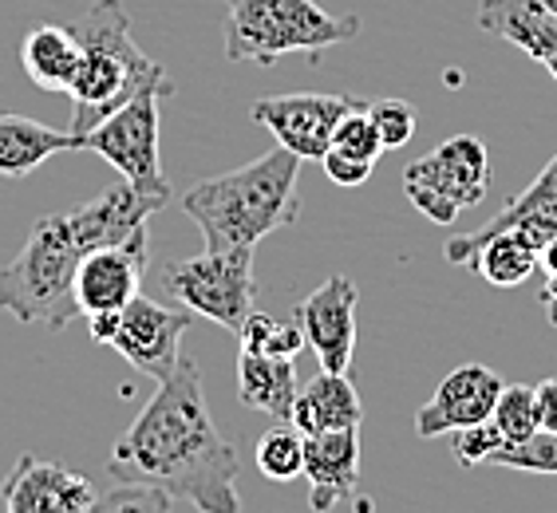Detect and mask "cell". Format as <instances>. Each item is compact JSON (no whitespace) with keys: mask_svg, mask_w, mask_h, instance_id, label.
Listing matches in <instances>:
<instances>
[{"mask_svg":"<svg viewBox=\"0 0 557 513\" xmlns=\"http://www.w3.org/2000/svg\"><path fill=\"white\" fill-rule=\"evenodd\" d=\"M166 96H174L171 79L127 99L115 115H108L79 139V150H91L103 162H111L123 174V183L154 198L159 205L171 202V183H166L159 159V103Z\"/></svg>","mask_w":557,"mask_h":513,"instance_id":"cell-6","label":"cell"},{"mask_svg":"<svg viewBox=\"0 0 557 513\" xmlns=\"http://www.w3.org/2000/svg\"><path fill=\"white\" fill-rule=\"evenodd\" d=\"M305 478L312 486V513H336L348 498H356V481H360V430L305 435Z\"/></svg>","mask_w":557,"mask_h":513,"instance_id":"cell-15","label":"cell"},{"mask_svg":"<svg viewBox=\"0 0 557 513\" xmlns=\"http://www.w3.org/2000/svg\"><path fill=\"white\" fill-rule=\"evenodd\" d=\"M336 154H348V159H364V162H380L384 154V139H380V130H375L372 115L368 108H356L336 123L333 130V147Z\"/></svg>","mask_w":557,"mask_h":513,"instance_id":"cell-25","label":"cell"},{"mask_svg":"<svg viewBox=\"0 0 557 513\" xmlns=\"http://www.w3.org/2000/svg\"><path fill=\"white\" fill-rule=\"evenodd\" d=\"M321 166H324V174H329L336 186H364L368 178L375 174V162L348 159V154H336V150H329V154H324Z\"/></svg>","mask_w":557,"mask_h":513,"instance_id":"cell-29","label":"cell"},{"mask_svg":"<svg viewBox=\"0 0 557 513\" xmlns=\"http://www.w3.org/2000/svg\"><path fill=\"white\" fill-rule=\"evenodd\" d=\"M542 4H546V9H549V12H554V16H557V0H542Z\"/></svg>","mask_w":557,"mask_h":513,"instance_id":"cell-37","label":"cell"},{"mask_svg":"<svg viewBox=\"0 0 557 513\" xmlns=\"http://www.w3.org/2000/svg\"><path fill=\"white\" fill-rule=\"evenodd\" d=\"M234 442L218 430L194 360H178L135 423L111 447L108 474L115 481L154 486L198 513H242Z\"/></svg>","mask_w":557,"mask_h":513,"instance_id":"cell-1","label":"cell"},{"mask_svg":"<svg viewBox=\"0 0 557 513\" xmlns=\"http://www.w3.org/2000/svg\"><path fill=\"white\" fill-rule=\"evenodd\" d=\"M162 205L135 186L119 183L91 202L48 214L33 225L24 249L0 268V309L21 324L60 331L79 316L75 309V268L91 249L119 246L147 229Z\"/></svg>","mask_w":557,"mask_h":513,"instance_id":"cell-2","label":"cell"},{"mask_svg":"<svg viewBox=\"0 0 557 513\" xmlns=\"http://www.w3.org/2000/svg\"><path fill=\"white\" fill-rule=\"evenodd\" d=\"M273 331H277V321L269 316V312H249L242 331H237V340H242V352H265L269 340H273Z\"/></svg>","mask_w":557,"mask_h":513,"instance_id":"cell-30","label":"cell"},{"mask_svg":"<svg viewBox=\"0 0 557 513\" xmlns=\"http://www.w3.org/2000/svg\"><path fill=\"white\" fill-rule=\"evenodd\" d=\"M364 33L360 16L329 12L317 0H225V60L277 64L289 52H321Z\"/></svg>","mask_w":557,"mask_h":513,"instance_id":"cell-5","label":"cell"},{"mask_svg":"<svg viewBox=\"0 0 557 513\" xmlns=\"http://www.w3.org/2000/svg\"><path fill=\"white\" fill-rule=\"evenodd\" d=\"M150 261L147 229L119 246L91 249L75 268V309L79 316H99V312H123L139 297L143 273Z\"/></svg>","mask_w":557,"mask_h":513,"instance_id":"cell-11","label":"cell"},{"mask_svg":"<svg viewBox=\"0 0 557 513\" xmlns=\"http://www.w3.org/2000/svg\"><path fill=\"white\" fill-rule=\"evenodd\" d=\"M60 150H75L72 130H55L40 118L0 111V178H28Z\"/></svg>","mask_w":557,"mask_h":513,"instance_id":"cell-19","label":"cell"},{"mask_svg":"<svg viewBox=\"0 0 557 513\" xmlns=\"http://www.w3.org/2000/svg\"><path fill=\"white\" fill-rule=\"evenodd\" d=\"M356 289L352 277L333 273L321 289H312L309 297L297 304V324L305 331V343H309L317 360H321V372L344 375L352 364L356 352Z\"/></svg>","mask_w":557,"mask_h":513,"instance_id":"cell-12","label":"cell"},{"mask_svg":"<svg viewBox=\"0 0 557 513\" xmlns=\"http://www.w3.org/2000/svg\"><path fill=\"white\" fill-rule=\"evenodd\" d=\"M190 309H183V304L171 309V304H159V300L139 292L127 309L119 312V328L111 336V348L135 372L150 375V379H166L178 367V360H183V336L190 331Z\"/></svg>","mask_w":557,"mask_h":513,"instance_id":"cell-10","label":"cell"},{"mask_svg":"<svg viewBox=\"0 0 557 513\" xmlns=\"http://www.w3.org/2000/svg\"><path fill=\"white\" fill-rule=\"evenodd\" d=\"M503 387L506 384L486 364H459L455 372L443 375L435 396L416 411V435L419 439H440V435H455L462 427L486 423L494 415Z\"/></svg>","mask_w":557,"mask_h":513,"instance_id":"cell-14","label":"cell"},{"mask_svg":"<svg viewBox=\"0 0 557 513\" xmlns=\"http://www.w3.org/2000/svg\"><path fill=\"white\" fill-rule=\"evenodd\" d=\"M297 391L300 384H297V372H293V360H281V355H265V352L237 355V399L249 411H261V415L277 418V423H289Z\"/></svg>","mask_w":557,"mask_h":513,"instance_id":"cell-18","label":"cell"},{"mask_svg":"<svg viewBox=\"0 0 557 513\" xmlns=\"http://www.w3.org/2000/svg\"><path fill=\"white\" fill-rule=\"evenodd\" d=\"M4 513H87L99 493L72 466L40 454H21L0 486Z\"/></svg>","mask_w":557,"mask_h":513,"instance_id":"cell-13","label":"cell"},{"mask_svg":"<svg viewBox=\"0 0 557 513\" xmlns=\"http://www.w3.org/2000/svg\"><path fill=\"white\" fill-rule=\"evenodd\" d=\"M494 427L503 430L506 442H525L537 435V411H534V387L506 384L498 403H494Z\"/></svg>","mask_w":557,"mask_h":513,"instance_id":"cell-23","label":"cell"},{"mask_svg":"<svg viewBox=\"0 0 557 513\" xmlns=\"http://www.w3.org/2000/svg\"><path fill=\"white\" fill-rule=\"evenodd\" d=\"M171 502L154 486H135V481H119V490H108L103 498L91 502L87 513H171Z\"/></svg>","mask_w":557,"mask_h":513,"instance_id":"cell-27","label":"cell"},{"mask_svg":"<svg viewBox=\"0 0 557 513\" xmlns=\"http://www.w3.org/2000/svg\"><path fill=\"white\" fill-rule=\"evenodd\" d=\"M537 268H542L546 277H557V237L549 241L546 249H542V261H537Z\"/></svg>","mask_w":557,"mask_h":513,"instance_id":"cell-35","label":"cell"},{"mask_svg":"<svg viewBox=\"0 0 557 513\" xmlns=\"http://www.w3.org/2000/svg\"><path fill=\"white\" fill-rule=\"evenodd\" d=\"M300 159L273 147L230 174L206 178L183 193V214L206 237V249H253L261 237L297 222Z\"/></svg>","mask_w":557,"mask_h":513,"instance_id":"cell-3","label":"cell"},{"mask_svg":"<svg viewBox=\"0 0 557 513\" xmlns=\"http://www.w3.org/2000/svg\"><path fill=\"white\" fill-rule=\"evenodd\" d=\"M503 447H506V439H503V430L494 427V418L450 435V454H455L459 466H483V462H491Z\"/></svg>","mask_w":557,"mask_h":513,"instance_id":"cell-28","label":"cell"},{"mask_svg":"<svg viewBox=\"0 0 557 513\" xmlns=\"http://www.w3.org/2000/svg\"><path fill=\"white\" fill-rule=\"evenodd\" d=\"M537 261H542V249L522 234V229H503L494 234L479 253H474L471 268L486 285H498V289H518L537 273Z\"/></svg>","mask_w":557,"mask_h":513,"instance_id":"cell-21","label":"cell"},{"mask_svg":"<svg viewBox=\"0 0 557 513\" xmlns=\"http://www.w3.org/2000/svg\"><path fill=\"white\" fill-rule=\"evenodd\" d=\"M368 108L356 96H324V91H289V96L258 99L249 115L273 135L285 150H293L300 162H321L333 147V130L348 111Z\"/></svg>","mask_w":557,"mask_h":513,"instance_id":"cell-9","label":"cell"},{"mask_svg":"<svg viewBox=\"0 0 557 513\" xmlns=\"http://www.w3.org/2000/svg\"><path fill=\"white\" fill-rule=\"evenodd\" d=\"M537 300H542V309H546L549 324H557V277H546V285H542Z\"/></svg>","mask_w":557,"mask_h":513,"instance_id":"cell-34","label":"cell"},{"mask_svg":"<svg viewBox=\"0 0 557 513\" xmlns=\"http://www.w3.org/2000/svg\"><path fill=\"white\" fill-rule=\"evenodd\" d=\"M79 40V72L72 84V139L79 150V139L87 130L99 127L108 115H115L127 99H135L147 87L171 79L143 52L135 36L123 0H91L87 12L72 24Z\"/></svg>","mask_w":557,"mask_h":513,"instance_id":"cell-4","label":"cell"},{"mask_svg":"<svg viewBox=\"0 0 557 513\" xmlns=\"http://www.w3.org/2000/svg\"><path fill=\"white\" fill-rule=\"evenodd\" d=\"M293 427L300 435H324V430H360L364 423V403H360V391L352 387L348 372H321L317 379L297 391V403H293Z\"/></svg>","mask_w":557,"mask_h":513,"instance_id":"cell-17","label":"cell"},{"mask_svg":"<svg viewBox=\"0 0 557 513\" xmlns=\"http://www.w3.org/2000/svg\"><path fill=\"white\" fill-rule=\"evenodd\" d=\"M491 190V154L479 135H455L404 171V193L419 214L450 225L462 210L479 205Z\"/></svg>","mask_w":557,"mask_h":513,"instance_id":"cell-8","label":"cell"},{"mask_svg":"<svg viewBox=\"0 0 557 513\" xmlns=\"http://www.w3.org/2000/svg\"><path fill=\"white\" fill-rule=\"evenodd\" d=\"M522 193H530V198H557V154L542 166V174Z\"/></svg>","mask_w":557,"mask_h":513,"instance_id":"cell-33","label":"cell"},{"mask_svg":"<svg viewBox=\"0 0 557 513\" xmlns=\"http://www.w3.org/2000/svg\"><path fill=\"white\" fill-rule=\"evenodd\" d=\"M305 348V331H300V324H277V331H273V340H269L265 355H281V360H293V355Z\"/></svg>","mask_w":557,"mask_h":513,"instance_id":"cell-32","label":"cell"},{"mask_svg":"<svg viewBox=\"0 0 557 513\" xmlns=\"http://www.w3.org/2000/svg\"><path fill=\"white\" fill-rule=\"evenodd\" d=\"M368 115H372L375 130L384 139V150L408 147L419 127V111L408 99H375V103H368Z\"/></svg>","mask_w":557,"mask_h":513,"instance_id":"cell-26","label":"cell"},{"mask_svg":"<svg viewBox=\"0 0 557 513\" xmlns=\"http://www.w3.org/2000/svg\"><path fill=\"white\" fill-rule=\"evenodd\" d=\"M546 67H549V75H554V79H557V52H554V55H549V60H546Z\"/></svg>","mask_w":557,"mask_h":513,"instance_id":"cell-36","label":"cell"},{"mask_svg":"<svg viewBox=\"0 0 557 513\" xmlns=\"http://www.w3.org/2000/svg\"><path fill=\"white\" fill-rule=\"evenodd\" d=\"M24 75L33 79L40 91H72L75 72H79V40H75L72 24H40L24 36L21 43Z\"/></svg>","mask_w":557,"mask_h":513,"instance_id":"cell-20","label":"cell"},{"mask_svg":"<svg viewBox=\"0 0 557 513\" xmlns=\"http://www.w3.org/2000/svg\"><path fill=\"white\" fill-rule=\"evenodd\" d=\"M491 466H510L525 474H557V430H537L534 439L506 442L491 459Z\"/></svg>","mask_w":557,"mask_h":513,"instance_id":"cell-24","label":"cell"},{"mask_svg":"<svg viewBox=\"0 0 557 513\" xmlns=\"http://www.w3.org/2000/svg\"><path fill=\"white\" fill-rule=\"evenodd\" d=\"M474 24L542 64L557 52V16L542 0H479Z\"/></svg>","mask_w":557,"mask_h":513,"instance_id":"cell-16","label":"cell"},{"mask_svg":"<svg viewBox=\"0 0 557 513\" xmlns=\"http://www.w3.org/2000/svg\"><path fill=\"white\" fill-rule=\"evenodd\" d=\"M537 430H557V379H542L534 387Z\"/></svg>","mask_w":557,"mask_h":513,"instance_id":"cell-31","label":"cell"},{"mask_svg":"<svg viewBox=\"0 0 557 513\" xmlns=\"http://www.w3.org/2000/svg\"><path fill=\"white\" fill-rule=\"evenodd\" d=\"M159 285L194 316H206L237 336L253 312V292H258L253 249H206L186 261H171L159 273Z\"/></svg>","mask_w":557,"mask_h":513,"instance_id":"cell-7","label":"cell"},{"mask_svg":"<svg viewBox=\"0 0 557 513\" xmlns=\"http://www.w3.org/2000/svg\"><path fill=\"white\" fill-rule=\"evenodd\" d=\"M253 462L269 481H293L305 474V435H300L293 423H281V427H269L258 439L253 450Z\"/></svg>","mask_w":557,"mask_h":513,"instance_id":"cell-22","label":"cell"}]
</instances>
